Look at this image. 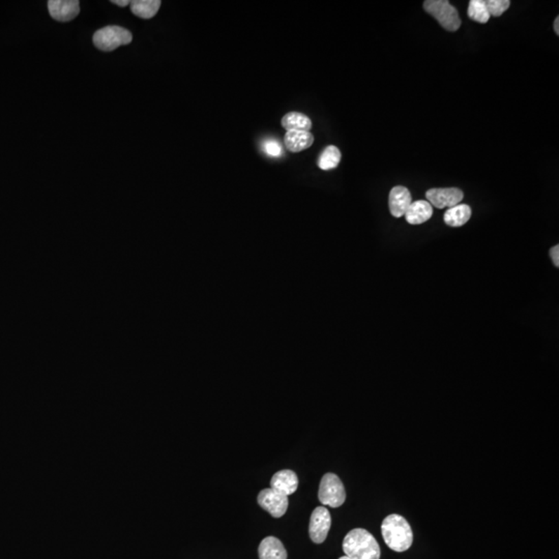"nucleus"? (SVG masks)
Listing matches in <instances>:
<instances>
[{"label": "nucleus", "instance_id": "20e7f679", "mask_svg": "<svg viewBox=\"0 0 559 559\" xmlns=\"http://www.w3.org/2000/svg\"><path fill=\"white\" fill-rule=\"evenodd\" d=\"M132 41V34L119 26H107L93 34L96 47L105 52L113 51L120 46L129 45Z\"/></svg>", "mask_w": 559, "mask_h": 559}, {"label": "nucleus", "instance_id": "aec40b11", "mask_svg": "<svg viewBox=\"0 0 559 559\" xmlns=\"http://www.w3.org/2000/svg\"><path fill=\"white\" fill-rule=\"evenodd\" d=\"M487 10L490 16L500 17L511 6L508 0H485Z\"/></svg>", "mask_w": 559, "mask_h": 559}, {"label": "nucleus", "instance_id": "f257e3e1", "mask_svg": "<svg viewBox=\"0 0 559 559\" xmlns=\"http://www.w3.org/2000/svg\"><path fill=\"white\" fill-rule=\"evenodd\" d=\"M381 534L388 547L396 552H404L412 547L414 534L404 517L392 514L382 522Z\"/></svg>", "mask_w": 559, "mask_h": 559}, {"label": "nucleus", "instance_id": "6ab92c4d", "mask_svg": "<svg viewBox=\"0 0 559 559\" xmlns=\"http://www.w3.org/2000/svg\"><path fill=\"white\" fill-rule=\"evenodd\" d=\"M468 17L478 23L485 24L490 19L485 0H471L468 6Z\"/></svg>", "mask_w": 559, "mask_h": 559}, {"label": "nucleus", "instance_id": "0eeeda50", "mask_svg": "<svg viewBox=\"0 0 559 559\" xmlns=\"http://www.w3.org/2000/svg\"><path fill=\"white\" fill-rule=\"evenodd\" d=\"M331 517L329 510L324 506H318L313 511L310 519V539L315 544L325 541L331 530Z\"/></svg>", "mask_w": 559, "mask_h": 559}, {"label": "nucleus", "instance_id": "39448f33", "mask_svg": "<svg viewBox=\"0 0 559 559\" xmlns=\"http://www.w3.org/2000/svg\"><path fill=\"white\" fill-rule=\"evenodd\" d=\"M318 499L321 504L339 508L346 500L344 485L335 473H327L321 479Z\"/></svg>", "mask_w": 559, "mask_h": 559}, {"label": "nucleus", "instance_id": "f3484780", "mask_svg": "<svg viewBox=\"0 0 559 559\" xmlns=\"http://www.w3.org/2000/svg\"><path fill=\"white\" fill-rule=\"evenodd\" d=\"M282 126L287 132L289 131H305L310 132L312 129V120L300 112H289L282 119Z\"/></svg>", "mask_w": 559, "mask_h": 559}, {"label": "nucleus", "instance_id": "6e6552de", "mask_svg": "<svg viewBox=\"0 0 559 559\" xmlns=\"http://www.w3.org/2000/svg\"><path fill=\"white\" fill-rule=\"evenodd\" d=\"M428 202L432 206L438 209H451L459 204L464 197V194L457 188H447V189H431L426 193Z\"/></svg>", "mask_w": 559, "mask_h": 559}, {"label": "nucleus", "instance_id": "a211bd4d", "mask_svg": "<svg viewBox=\"0 0 559 559\" xmlns=\"http://www.w3.org/2000/svg\"><path fill=\"white\" fill-rule=\"evenodd\" d=\"M341 158H342V154H341L339 148L334 145L327 146L318 158V167L324 171L335 169L339 166Z\"/></svg>", "mask_w": 559, "mask_h": 559}, {"label": "nucleus", "instance_id": "9d476101", "mask_svg": "<svg viewBox=\"0 0 559 559\" xmlns=\"http://www.w3.org/2000/svg\"><path fill=\"white\" fill-rule=\"evenodd\" d=\"M412 203V194L407 188L402 185L393 188L388 196V207L395 218L403 217Z\"/></svg>", "mask_w": 559, "mask_h": 559}, {"label": "nucleus", "instance_id": "4468645a", "mask_svg": "<svg viewBox=\"0 0 559 559\" xmlns=\"http://www.w3.org/2000/svg\"><path fill=\"white\" fill-rule=\"evenodd\" d=\"M260 559H287V551L283 543L275 537L262 539L258 548Z\"/></svg>", "mask_w": 559, "mask_h": 559}, {"label": "nucleus", "instance_id": "9b49d317", "mask_svg": "<svg viewBox=\"0 0 559 559\" xmlns=\"http://www.w3.org/2000/svg\"><path fill=\"white\" fill-rule=\"evenodd\" d=\"M298 475L290 469L278 471L272 475V480H270V488L278 491L286 496L294 494L298 490Z\"/></svg>", "mask_w": 559, "mask_h": 559}, {"label": "nucleus", "instance_id": "ddd939ff", "mask_svg": "<svg viewBox=\"0 0 559 559\" xmlns=\"http://www.w3.org/2000/svg\"><path fill=\"white\" fill-rule=\"evenodd\" d=\"M405 219L409 224L419 225L427 222L433 216V207L428 201L412 202L405 213Z\"/></svg>", "mask_w": 559, "mask_h": 559}, {"label": "nucleus", "instance_id": "393cba45", "mask_svg": "<svg viewBox=\"0 0 559 559\" xmlns=\"http://www.w3.org/2000/svg\"><path fill=\"white\" fill-rule=\"evenodd\" d=\"M339 559H353V558H348V556L345 555L342 556V558H340Z\"/></svg>", "mask_w": 559, "mask_h": 559}, {"label": "nucleus", "instance_id": "7ed1b4c3", "mask_svg": "<svg viewBox=\"0 0 559 559\" xmlns=\"http://www.w3.org/2000/svg\"><path fill=\"white\" fill-rule=\"evenodd\" d=\"M423 8L431 15L447 32H457L461 26L458 11L447 0H427L423 2Z\"/></svg>", "mask_w": 559, "mask_h": 559}, {"label": "nucleus", "instance_id": "1a4fd4ad", "mask_svg": "<svg viewBox=\"0 0 559 559\" xmlns=\"http://www.w3.org/2000/svg\"><path fill=\"white\" fill-rule=\"evenodd\" d=\"M48 10L54 20L69 22L79 15L80 2L77 0H50Z\"/></svg>", "mask_w": 559, "mask_h": 559}, {"label": "nucleus", "instance_id": "2eb2a0df", "mask_svg": "<svg viewBox=\"0 0 559 559\" xmlns=\"http://www.w3.org/2000/svg\"><path fill=\"white\" fill-rule=\"evenodd\" d=\"M471 206L466 204H458L447 209L445 213V224L451 227H461L466 224L471 218Z\"/></svg>", "mask_w": 559, "mask_h": 559}, {"label": "nucleus", "instance_id": "412c9836", "mask_svg": "<svg viewBox=\"0 0 559 559\" xmlns=\"http://www.w3.org/2000/svg\"><path fill=\"white\" fill-rule=\"evenodd\" d=\"M262 148H263L264 152L270 157H275V158H276V157H280L282 154L281 144H280L276 139L265 140V141L263 142Z\"/></svg>", "mask_w": 559, "mask_h": 559}, {"label": "nucleus", "instance_id": "b1692460", "mask_svg": "<svg viewBox=\"0 0 559 559\" xmlns=\"http://www.w3.org/2000/svg\"><path fill=\"white\" fill-rule=\"evenodd\" d=\"M554 32H555V34H558H558H559V17H558V18L555 19V21H554Z\"/></svg>", "mask_w": 559, "mask_h": 559}, {"label": "nucleus", "instance_id": "5701e85b", "mask_svg": "<svg viewBox=\"0 0 559 559\" xmlns=\"http://www.w3.org/2000/svg\"><path fill=\"white\" fill-rule=\"evenodd\" d=\"M111 2H112L113 4H117V6H122V8L128 6L129 4H131V1H129V0H112Z\"/></svg>", "mask_w": 559, "mask_h": 559}, {"label": "nucleus", "instance_id": "f03ea898", "mask_svg": "<svg viewBox=\"0 0 559 559\" xmlns=\"http://www.w3.org/2000/svg\"><path fill=\"white\" fill-rule=\"evenodd\" d=\"M343 551L353 559H379L380 547L376 539L362 528H355L345 537Z\"/></svg>", "mask_w": 559, "mask_h": 559}, {"label": "nucleus", "instance_id": "4be33fe9", "mask_svg": "<svg viewBox=\"0 0 559 559\" xmlns=\"http://www.w3.org/2000/svg\"><path fill=\"white\" fill-rule=\"evenodd\" d=\"M550 255H551L552 261H553L554 265L556 268L559 266V246H553L550 251Z\"/></svg>", "mask_w": 559, "mask_h": 559}, {"label": "nucleus", "instance_id": "423d86ee", "mask_svg": "<svg viewBox=\"0 0 559 559\" xmlns=\"http://www.w3.org/2000/svg\"><path fill=\"white\" fill-rule=\"evenodd\" d=\"M258 504L263 510L270 513L274 518H281L288 508V496L282 494L274 489H264L258 495Z\"/></svg>", "mask_w": 559, "mask_h": 559}, {"label": "nucleus", "instance_id": "f8f14e48", "mask_svg": "<svg viewBox=\"0 0 559 559\" xmlns=\"http://www.w3.org/2000/svg\"><path fill=\"white\" fill-rule=\"evenodd\" d=\"M314 143V136L305 131H289L284 137L286 148L291 152H301L311 147Z\"/></svg>", "mask_w": 559, "mask_h": 559}, {"label": "nucleus", "instance_id": "dca6fc26", "mask_svg": "<svg viewBox=\"0 0 559 559\" xmlns=\"http://www.w3.org/2000/svg\"><path fill=\"white\" fill-rule=\"evenodd\" d=\"M160 0H134L131 1L130 8L135 16L142 19H152L160 10Z\"/></svg>", "mask_w": 559, "mask_h": 559}]
</instances>
